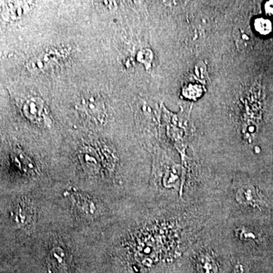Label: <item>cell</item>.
Returning a JSON list of instances; mask_svg holds the SVG:
<instances>
[{"mask_svg": "<svg viewBox=\"0 0 273 273\" xmlns=\"http://www.w3.org/2000/svg\"><path fill=\"white\" fill-rule=\"evenodd\" d=\"M79 110L84 112L90 118L99 122H102L104 119V105L97 96L88 95L84 96L79 104Z\"/></svg>", "mask_w": 273, "mask_h": 273, "instance_id": "1", "label": "cell"}, {"mask_svg": "<svg viewBox=\"0 0 273 273\" xmlns=\"http://www.w3.org/2000/svg\"><path fill=\"white\" fill-rule=\"evenodd\" d=\"M22 112L28 119L34 122H41L46 118L44 102L40 98L27 99L23 103Z\"/></svg>", "mask_w": 273, "mask_h": 273, "instance_id": "2", "label": "cell"}, {"mask_svg": "<svg viewBox=\"0 0 273 273\" xmlns=\"http://www.w3.org/2000/svg\"><path fill=\"white\" fill-rule=\"evenodd\" d=\"M256 194L252 186H247L238 189L236 193V200L238 203L243 204H253L256 203Z\"/></svg>", "mask_w": 273, "mask_h": 273, "instance_id": "3", "label": "cell"}, {"mask_svg": "<svg viewBox=\"0 0 273 273\" xmlns=\"http://www.w3.org/2000/svg\"><path fill=\"white\" fill-rule=\"evenodd\" d=\"M255 28L260 34L267 35L272 30V24L270 21L265 19H258L255 22Z\"/></svg>", "mask_w": 273, "mask_h": 273, "instance_id": "4", "label": "cell"}, {"mask_svg": "<svg viewBox=\"0 0 273 273\" xmlns=\"http://www.w3.org/2000/svg\"><path fill=\"white\" fill-rule=\"evenodd\" d=\"M52 266L54 268L55 271L59 273V272H62V270H66V267H65V260L63 259V256L59 253V252H56L53 250L52 254Z\"/></svg>", "mask_w": 273, "mask_h": 273, "instance_id": "5", "label": "cell"}, {"mask_svg": "<svg viewBox=\"0 0 273 273\" xmlns=\"http://www.w3.org/2000/svg\"><path fill=\"white\" fill-rule=\"evenodd\" d=\"M265 9L267 13L273 15V1H269L265 5Z\"/></svg>", "mask_w": 273, "mask_h": 273, "instance_id": "6", "label": "cell"}, {"mask_svg": "<svg viewBox=\"0 0 273 273\" xmlns=\"http://www.w3.org/2000/svg\"><path fill=\"white\" fill-rule=\"evenodd\" d=\"M234 273H245L242 266H241V265H239V266H236V267L234 269Z\"/></svg>", "mask_w": 273, "mask_h": 273, "instance_id": "7", "label": "cell"}]
</instances>
